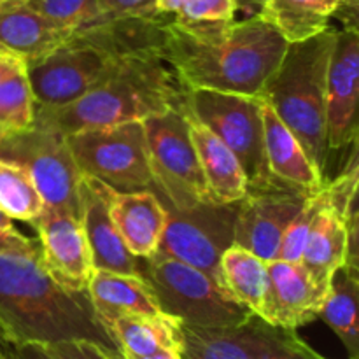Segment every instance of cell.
<instances>
[{
    "label": "cell",
    "instance_id": "42",
    "mask_svg": "<svg viewBox=\"0 0 359 359\" xmlns=\"http://www.w3.org/2000/svg\"><path fill=\"white\" fill-rule=\"evenodd\" d=\"M4 2H7V0H0V4H4Z\"/></svg>",
    "mask_w": 359,
    "mask_h": 359
},
{
    "label": "cell",
    "instance_id": "36",
    "mask_svg": "<svg viewBox=\"0 0 359 359\" xmlns=\"http://www.w3.org/2000/svg\"><path fill=\"white\" fill-rule=\"evenodd\" d=\"M4 346L11 359H53L41 346H9V344Z\"/></svg>",
    "mask_w": 359,
    "mask_h": 359
},
{
    "label": "cell",
    "instance_id": "17",
    "mask_svg": "<svg viewBox=\"0 0 359 359\" xmlns=\"http://www.w3.org/2000/svg\"><path fill=\"white\" fill-rule=\"evenodd\" d=\"M263 144L270 175L302 191L318 193L325 188V175L309 158L300 140L284 125L272 107L262 100Z\"/></svg>",
    "mask_w": 359,
    "mask_h": 359
},
{
    "label": "cell",
    "instance_id": "40",
    "mask_svg": "<svg viewBox=\"0 0 359 359\" xmlns=\"http://www.w3.org/2000/svg\"><path fill=\"white\" fill-rule=\"evenodd\" d=\"M0 359H11L9 354H7V351H6V346H4L2 342H0Z\"/></svg>",
    "mask_w": 359,
    "mask_h": 359
},
{
    "label": "cell",
    "instance_id": "39",
    "mask_svg": "<svg viewBox=\"0 0 359 359\" xmlns=\"http://www.w3.org/2000/svg\"><path fill=\"white\" fill-rule=\"evenodd\" d=\"M11 228H14L13 219H9V217L0 210V230H11Z\"/></svg>",
    "mask_w": 359,
    "mask_h": 359
},
{
    "label": "cell",
    "instance_id": "9",
    "mask_svg": "<svg viewBox=\"0 0 359 359\" xmlns=\"http://www.w3.org/2000/svg\"><path fill=\"white\" fill-rule=\"evenodd\" d=\"M0 160L30 174L46 207L77 216L79 170L62 133L37 123L25 130H0Z\"/></svg>",
    "mask_w": 359,
    "mask_h": 359
},
{
    "label": "cell",
    "instance_id": "14",
    "mask_svg": "<svg viewBox=\"0 0 359 359\" xmlns=\"http://www.w3.org/2000/svg\"><path fill=\"white\" fill-rule=\"evenodd\" d=\"M114 189L100 179L79 174L77 181V219L90 248L93 270L140 276L139 262L126 249L111 216Z\"/></svg>",
    "mask_w": 359,
    "mask_h": 359
},
{
    "label": "cell",
    "instance_id": "30",
    "mask_svg": "<svg viewBox=\"0 0 359 359\" xmlns=\"http://www.w3.org/2000/svg\"><path fill=\"white\" fill-rule=\"evenodd\" d=\"M154 7L182 23H219L235 20L238 0H154Z\"/></svg>",
    "mask_w": 359,
    "mask_h": 359
},
{
    "label": "cell",
    "instance_id": "41",
    "mask_svg": "<svg viewBox=\"0 0 359 359\" xmlns=\"http://www.w3.org/2000/svg\"><path fill=\"white\" fill-rule=\"evenodd\" d=\"M112 356H114V359H119V356H118V351H112Z\"/></svg>",
    "mask_w": 359,
    "mask_h": 359
},
{
    "label": "cell",
    "instance_id": "2",
    "mask_svg": "<svg viewBox=\"0 0 359 359\" xmlns=\"http://www.w3.org/2000/svg\"><path fill=\"white\" fill-rule=\"evenodd\" d=\"M69 340H90L116 351L88 293L58 286L42 266L41 252L0 255V342L51 346Z\"/></svg>",
    "mask_w": 359,
    "mask_h": 359
},
{
    "label": "cell",
    "instance_id": "19",
    "mask_svg": "<svg viewBox=\"0 0 359 359\" xmlns=\"http://www.w3.org/2000/svg\"><path fill=\"white\" fill-rule=\"evenodd\" d=\"M186 116H188L189 135L205 181L209 203L228 205V203L241 202L248 191V177L235 154L188 111Z\"/></svg>",
    "mask_w": 359,
    "mask_h": 359
},
{
    "label": "cell",
    "instance_id": "21",
    "mask_svg": "<svg viewBox=\"0 0 359 359\" xmlns=\"http://www.w3.org/2000/svg\"><path fill=\"white\" fill-rule=\"evenodd\" d=\"M70 35L28 9L23 0L0 4V53L28 63L48 55Z\"/></svg>",
    "mask_w": 359,
    "mask_h": 359
},
{
    "label": "cell",
    "instance_id": "29",
    "mask_svg": "<svg viewBox=\"0 0 359 359\" xmlns=\"http://www.w3.org/2000/svg\"><path fill=\"white\" fill-rule=\"evenodd\" d=\"M23 4L53 27L70 34L105 20L98 0H23Z\"/></svg>",
    "mask_w": 359,
    "mask_h": 359
},
{
    "label": "cell",
    "instance_id": "22",
    "mask_svg": "<svg viewBox=\"0 0 359 359\" xmlns=\"http://www.w3.org/2000/svg\"><path fill=\"white\" fill-rule=\"evenodd\" d=\"M98 321L104 325L118 316H161L156 298L140 276L93 270L86 287Z\"/></svg>",
    "mask_w": 359,
    "mask_h": 359
},
{
    "label": "cell",
    "instance_id": "15",
    "mask_svg": "<svg viewBox=\"0 0 359 359\" xmlns=\"http://www.w3.org/2000/svg\"><path fill=\"white\" fill-rule=\"evenodd\" d=\"M177 323L184 359H259L286 333L284 328H277L256 314L228 326Z\"/></svg>",
    "mask_w": 359,
    "mask_h": 359
},
{
    "label": "cell",
    "instance_id": "38",
    "mask_svg": "<svg viewBox=\"0 0 359 359\" xmlns=\"http://www.w3.org/2000/svg\"><path fill=\"white\" fill-rule=\"evenodd\" d=\"M119 359H123V358H119ZM126 359H184V356H182L181 351L163 349V351H156V353H153V354H147V356H137V358H126Z\"/></svg>",
    "mask_w": 359,
    "mask_h": 359
},
{
    "label": "cell",
    "instance_id": "8",
    "mask_svg": "<svg viewBox=\"0 0 359 359\" xmlns=\"http://www.w3.org/2000/svg\"><path fill=\"white\" fill-rule=\"evenodd\" d=\"M186 111L210 130L241 163L248 186L269 181L262 98L212 90H189Z\"/></svg>",
    "mask_w": 359,
    "mask_h": 359
},
{
    "label": "cell",
    "instance_id": "23",
    "mask_svg": "<svg viewBox=\"0 0 359 359\" xmlns=\"http://www.w3.org/2000/svg\"><path fill=\"white\" fill-rule=\"evenodd\" d=\"M105 330L123 359L163 349L181 351L179 323L170 316H118L105 323Z\"/></svg>",
    "mask_w": 359,
    "mask_h": 359
},
{
    "label": "cell",
    "instance_id": "11",
    "mask_svg": "<svg viewBox=\"0 0 359 359\" xmlns=\"http://www.w3.org/2000/svg\"><path fill=\"white\" fill-rule=\"evenodd\" d=\"M309 196L276 177L248 186L245 196L237 202L233 244L265 262L277 259L284 233Z\"/></svg>",
    "mask_w": 359,
    "mask_h": 359
},
{
    "label": "cell",
    "instance_id": "28",
    "mask_svg": "<svg viewBox=\"0 0 359 359\" xmlns=\"http://www.w3.org/2000/svg\"><path fill=\"white\" fill-rule=\"evenodd\" d=\"M35 104L27 63L0 81V130H25L34 125Z\"/></svg>",
    "mask_w": 359,
    "mask_h": 359
},
{
    "label": "cell",
    "instance_id": "6",
    "mask_svg": "<svg viewBox=\"0 0 359 359\" xmlns=\"http://www.w3.org/2000/svg\"><path fill=\"white\" fill-rule=\"evenodd\" d=\"M65 140L79 174L100 179L119 193L154 191L142 121L79 130Z\"/></svg>",
    "mask_w": 359,
    "mask_h": 359
},
{
    "label": "cell",
    "instance_id": "33",
    "mask_svg": "<svg viewBox=\"0 0 359 359\" xmlns=\"http://www.w3.org/2000/svg\"><path fill=\"white\" fill-rule=\"evenodd\" d=\"M259 359H328L312 349L305 340L298 337L297 330H286L283 339L270 353Z\"/></svg>",
    "mask_w": 359,
    "mask_h": 359
},
{
    "label": "cell",
    "instance_id": "3",
    "mask_svg": "<svg viewBox=\"0 0 359 359\" xmlns=\"http://www.w3.org/2000/svg\"><path fill=\"white\" fill-rule=\"evenodd\" d=\"M188 88L158 53L144 48L128 53L93 90L65 107L35 109L34 123L63 137L88 128L144 121L174 109H186Z\"/></svg>",
    "mask_w": 359,
    "mask_h": 359
},
{
    "label": "cell",
    "instance_id": "34",
    "mask_svg": "<svg viewBox=\"0 0 359 359\" xmlns=\"http://www.w3.org/2000/svg\"><path fill=\"white\" fill-rule=\"evenodd\" d=\"M105 20L158 16L154 0H98Z\"/></svg>",
    "mask_w": 359,
    "mask_h": 359
},
{
    "label": "cell",
    "instance_id": "4",
    "mask_svg": "<svg viewBox=\"0 0 359 359\" xmlns=\"http://www.w3.org/2000/svg\"><path fill=\"white\" fill-rule=\"evenodd\" d=\"M335 34V28H328L304 42L287 44L279 67L259 93V98L294 133L321 172H325L330 153L326 139V72Z\"/></svg>",
    "mask_w": 359,
    "mask_h": 359
},
{
    "label": "cell",
    "instance_id": "12",
    "mask_svg": "<svg viewBox=\"0 0 359 359\" xmlns=\"http://www.w3.org/2000/svg\"><path fill=\"white\" fill-rule=\"evenodd\" d=\"M359 34L358 27L337 30L326 72V139L328 151L358 142Z\"/></svg>",
    "mask_w": 359,
    "mask_h": 359
},
{
    "label": "cell",
    "instance_id": "5",
    "mask_svg": "<svg viewBox=\"0 0 359 359\" xmlns=\"http://www.w3.org/2000/svg\"><path fill=\"white\" fill-rule=\"evenodd\" d=\"M137 262L140 277L147 283L165 316L186 325L228 326L242 323L252 314L202 270L158 252Z\"/></svg>",
    "mask_w": 359,
    "mask_h": 359
},
{
    "label": "cell",
    "instance_id": "35",
    "mask_svg": "<svg viewBox=\"0 0 359 359\" xmlns=\"http://www.w3.org/2000/svg\"><path fill=\"white\" fill-rule=\"evenodd\" d=\"M39 252H41V248L37 242L21 235L16 228L0 230V255L34 256Z\"/></svg>",
    "mask_w": 359,
    "mask_h": 359
},
{
    "label": "cell",
    "instance_id": "7",
    "mask_svg": "<svg viewBox=\"0 0 359 359\" xmlns=\"http://www.w3.org/2000/svg\"><path fill=\"white\" fill-rule=\"evenodd\" d=\"M154 193L161 203L189 209L207 200L205 181L189 135L186 109L144 119Z\"/></svg>",
    "mask_w": 359,
    "mask_h": 359
},
{
    "label": "cell",
    "instance_id": "24",
    "mask_svg": "<svg viewBox=\"0 0 359 359\" xmlns=\"http://www.w3.org/2000/svg\"><path fill=\"white\" fill-rule=\"evenodd\" d=\"M342 0H259L258 16L287 44L304 42L330 28Z\"/></svg>",
    "mask_w": 359,
    "mask_h": 359
},
{
    "label": "cell",
    "instance_id": "16",
    "mask_svg": "<svg viewBox=\"0 0 359 359\" xmlns=\"http://www.w3.org/2000/svg\"><path fill=\"white\" fill-rule=\"evenodd\" d=\"M328 294L319 290L300 263L269 262V287L259 318L284 330H298L319 318Z\"/></svg>",
    "mask_w": 359,
    "mask_h": 359
},
{
    "label": "cell",
    "instance_id": "18",
    "mask_svg": "<svg viewBox=\"0 0 359 359\" xmlns=\"http://www.w3.org/2000/svg\"><path fill=\"white\" fill-rule=\"evenodd\" d=\"M111 216L126 249L137 259L156 255L167 212L160 196L153 189L114 191L111 200Z\"/></svg>",
    "mask_w": 359,
    "mask_h": 359
},
{
    "label": "cell",
    "instance_id": "27",
    "mask_svg": "<svg viewBox=\"0 0 359 359\" xmlns=\"http://www.w3.org/2000/svg\"><path fill=\"white\" fill-rule=\"evenodd\" d=\"M44 207L30 174L20 165L0 160V210L13 221L34 223Z\"/></svg>",
    "mask_w": 359,
    "mask_h": 359
},
{
    "label": "cell",
    "instance_id": "26",
    "mask_svg": "<svg viewBox=\"0 0 359 359\" xmlns=\"http://www.w3.org/2000/svg\"><path fill=\"white\" fill-rule=\"evenodd\" d=\"M358 293V273L346 269L339 270L319 312V318L335 332L351 359H359Z\"/></svg>",
    "mask_w": 359,
    "mask_h": 359
},
{
    "label": "cell",
    "instance_id": "13",
    "mask_svg": "<svg viewBox=\"0 0 359 359\" xmlns=\"http://www.w3.org/2000/svg\"><path fill=\"white\" fill-rule=\"evenodd\" d=\"M34 223L41 242V262L48 276L70 293H86L93 262L76 214L44 207Z\"/></svg>",
    "mask_w": 359,
    "mask_h": 359
},
{
    "label": "cell",
    "instance_id": "10",
    "mask_svg": "<svg viewBox=\"0 0 359 359\" xmlns=\"http://www.w3.org/2000/svg\"><path fill=\"white\" fill-rule=\"evenodd\" d=\"M163 207L167 221L158 255L202 270L219 283L221 256L233 244L237 203L203 202L184 210L167 203Z\"/></svg>",
    "mask_w": 359,
    "mask_h": 359
},
{
    "label": "cell",
    "instance_id": "1",
    "mask_svg": "<svg viewBox=\"0 0 359 359\" xmlns=\"http://www.w3.org/2000/svg\"><path fill=\"white\" fill-rule=\"evenodd\" d=\"M287 42L255 14L242 21L182 23L165 16L158 53L189 90L259 97Z\"/></svg>",
    "mask_w": 359,
    "mask_h": 359
},
{
    "label": "cell",
    "instance_id": "31",
    "mask_svg": "<svg viewBox=\"0 0 359 359\" xmlns=\"http://www.w3.org/2000/svg\"><path fill=\"white\" fill-rule=\"evenodd\" d=\"M326 202H328V189H326L325 184V188L319 189L318 193H312V195L305 200L302 209L298 210L294 219L291 221L286 233H284L283 242H280L277 259L290 263H300L302 252H304V245L305 242H307L312 223H314L319 210L326 205Z\"/></svg>",
    "mask_w": 359,
    "mask_h": 359
},
{
    "label": "cell",
    "instance_id": "37",
    "mask_svg": "<svg viewBox=\"0 0 359 359\" xmlns=\"http://www.w3.org/2000/svg\"><path fill=\"white\" fill-rule=\"evenodd\" d=\"M23 65L25 62L21 58H18V56L0 53V81L9 76V74H13L14 70L21 69Z\"/></svg>",
    "mask_w": 359,
    "mask_h": 359
},
{
    "label": "cell",
    "instance_id": "32",
    "mask_svg": "<svg viewBox=\"0 0 359 359\" xmlns=\"http://www.w3.org/2000/svg\"><path fill=\"white\" fill-rule=\"evenodd\" d=\"M53 359H114L112 349L90 342V340H69V342L41 346Z\"/></svg>",
    "mask_w": 359,
    "mask_h": 359
},
{
    "label": "cell",
    "instance_id": "20",
    "mask_svg": "<svg viewBox=\"0 0 359 359\" xmlns=\"http://www.w3.org/2000/svg\"><path fill=\"white\" fill-rule=\"evenodd\" d=\"M349 219L337 214L326 202L309 231L300 265L307 270L312 283L328 294L333 277L349 259Z\"/></svg>",
    "mask_w": 359,
    "mask_h": 359
},
{
    "label": "cell",
    "instance_id": "25",
    "mask_svg": "<svg viewBox=\"0 0 359 359\" xmlns=\"http://www.w3.org/2000/svg\"><path fill=\"white\" fill-rule=\"evenodd\" d=\"M219 283L237 304L262 316L269 287V262L231 244L221 256Z\"/></svg>",
    "mask_w": 359,
    "mask_h": 359
}]
</instances>
